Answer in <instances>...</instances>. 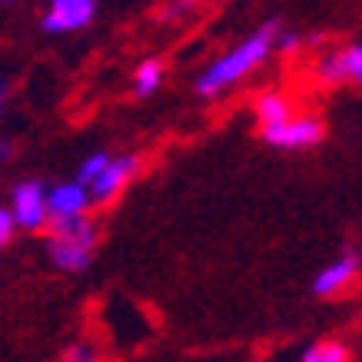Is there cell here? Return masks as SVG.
<instances>
[{
	"mask_svg": "<svg viewBox=\"0 0 362 362\" xmlns=\"http://www.w3.org/2000/svg\"><path fill=\"white\" fill-rule=\"evenodd\" d=\"M279 21H269L263 23L259 30L252 33V37H246L240 47H233L226 57H220L216 64L209 66L206 74L197 80V90L203 93V97H213V93H220L223 87H230V83H236L240 77H246L256 64H263L266 57H269V50L276 47V37H279Z\"/></svg>",
	"mask_w": 362,
	"mask_h": 362,
	"instance_id": "6da1fadb",
	"label": "cell"
},
{
	"mask_svg": "<svg viewBox=\"0 0 362 362\" xmlns=\"http://www.w3.org/2000/svg\"><path fill=\"white\" fill-rule=\"evenodd\" d=\"M97 250V226L87 216L77 220H57L50 223V240H47V252L50 263L64 273H80L87 269Z\"/></svg>",
	"mask_w": 362,
	"mask_h": 362,
	"instance_id": "7a4b0ae2",
	"label": "cell"
},
{
	"mask_svg": "<svg viewBox=\"0 0 362 362\" xmlns=\"http://www.w3.org/2000/svg\"><path fill=\"white\" fill-rule=\"evenodd\" d=\"M11 220L21 230H40L50 223L47 216V187L40 180H21L11 189Z\"/></svg>",
	"mask_w": 362,
	"mask_h": 362,
	"instance_id": "3957f363",
	"label": "cell"
},
{
	"mask_svg": "<svg viewBox=\"0 0 362 362\" xmlns=\"http://www.w3.org/2000/svg\"><path fill=\"white\" fill-rule=\"evenodd\" d=\"M322 120L316 117H293L276 127H263V140L279 150H303V146H316L322 140Z\"/></svg>",
	"mask_w": 362,
	"mask_h": 362,
	"instance_id": "277c9868",
	"label": "cell"
},
{
	"mask_svg": "<svg viewBox=\"0 0 362 362\" xmlns=\"http://www.w3.org/2000/svg\"><path fill=\"white\" fill-rule=\"evenodd\" d=\"M97 17V4L93 0H54L40 17V27L47 33H74L90 27Z\"/></svg>",
	"mask_w": 362,
	"mask_h": 362,
	"instance_id": "5b68a950",
	"label": "cell"
},
{
	"mask_svg": "<svg viewBox=\"0 0 362 362\" xmlns=\"http://www.w3.org/2000/svg\"><path fill=\"white\" fill-rule=\"evenodd\" d=\"M87 206H90V193L87 187H80L77 180L74 183H57L54 189H47V216H50V223L87 216Z\"/></svg>",
	"mask_w": 362,
	"mask_h": 362,
	"instance_id": "8992f818",
	"label": "cell"
},
{
	"mask_svg": "<svg viewBox=\"0 0 362 362\" xmlns=\"http://www.w3.org/2000/svg\"><path fill=\"white\" fill-rule=\"evenodd\" d=\"M133 173H136V156H117V160L110 156L107 170H103V173L87 187L90 203H110V199L130 183Z\"/></svg>",
	"mask_w": 362,
	"mask_h": 362,
	"instance_id": "52a82bcc",
	"label": "cell"
},
{
	"mask_svg": "<svg viewBox=\"0 0 362 362\" xmlns=\"http://www.w3.org/2000/svg\"><path fill=\"white\" fill-rule=\"evenodd\" d=\"M316 74L329 83H339V80H356L362 83V44L349 47V50H339V54H329L326 60L316 64Z\"/></svg>",
	"mask_w": 362,
	"mask_h": 362,
	"instance_id": "ba28073f",
	"label": "cell"
},
{
	"mask_svg": "<svg viewBox=\"0 0 362 362\" xmlns=\"http://www.w3.org/2000/svg\"><path fill=\"white\" fill-rule=\"evenodd\" d=\"M356 269H359V259H356V256H342V259H336V263L326 266V269L316 276L313 293H316V296H329V293H336V289H342V286L349 283L352 276H356Z\"/></svg>",
	"mask_w": 362,
	"mask_h": 362,
	"instance_id": "9c48e42d",
	"label": "cell"
},
{
	"mask_svg": "<svg viewBox=\"0 0 362 362\" xmlns=\"http://www.w3.org/2000/svg\"><path fill=\"white\" fill-rule=\"evenodd\" d=\"M256 113H259L263 127L286 123V120H293V100L286 97V93H276V90H269V93H263V97L256 100Z\"/></svg>",
	"mask_w": 362,
	"mask_h": 362,
	"instance_id": "30bf717a",
	"label": "cell"
},
{
	"mask_svg": "<svg viewBox=\"0 0 362 362\" xmlns=\"http://www.w3.org/2000/svg\"><path fill=\"white\" fill-rule=\"evenodd\" d=\"M163 80V64L160 60H143L140 70H136V93L140 97H150Z\"/></svg>",
	"mask_w": 362,
	"mask_h": 362,
	"instance_id": "8fae6325",
	"label": "cell"
},
{
	"mask_svg": "<svg viewBox=\"0 0 362 362\" xmlns=\"http://www.w3.org/2000/svg\"><path fill=\"white\" fill-rule=\"evenodd\" d=\"M107 163H110V153H103V150L90 153L87 160L80 163V170H77V183H80V187H90V183H93V180L107 170Z\"/></svg>",
	"mask_w": 362,
	"mask_h": 362,
	"instance_id": "7c38bea8",
	"label": "cell"
},
{
	"mask_svg": "<svg viewBox=\"0 0 362 362\" xmlns=\"http://www.w3.org/2000/svg\"><path fill=\"white\" fill-rule=\"evenodd\" d=\"M303 362H349V352L339 342H319L303 356Z\"/></svg>",
	"mask_w": 362,
	"mask_h": 362,
	"instance_id": "4fadbf2b",
	"label": "cell"
},
{
	"mask_svg": "<svg viewBox=\"0 0 362 362\" xmlns=\"http://www.w3.org/2000/svg\"><path fill=\"white\" fill-rule=\"evenodd\" d=\"M64 362H100V356L90 349V346L77 342V346H70V349L64 352Z\"/></svg>",
	"mask_w": 362,
	"mask_h": 362,
	"instance_id": "5bb4252c",
	"label": "cell"
},
{
	"mask_svg": "<svg viewBox=\"0 0 362 362\" xmlns=\"http://www.w3.org/2000/svg\"><path fill=\"white\" fill-rule=\"evenodd\" d=\"M13 220H11V213H7V206H0V250L7 246V243L13 240Z\"/></svg>",
	"mask_w": 362,
	"mask_h": 362,
	"instance_id": "9a60e30c",
	"label": "cell"
},
{
	"mask_svg": "<svg viewBox=\"0 0 362 362\" xmlns=\"http://www.w3.org/2000/svg\"><path fill=\"white\" fill-rule=\"evenodd\" d=\"M276 47H279L283 54H289V50H296V47H299V37H293V33H279Z\"/></svg>",
	"mask_w": 362,
	"mask_h": 362,
	"instance_id": "2e32d148",
	"label": "cell"
},
{
	"mask_svg": "<svg viewBox=\"0 0 362 362\" xmlns=\"http://www.w3.org/2000/svg\"><path fill=\"white\" fill-rule=\"evenodd\" d=\"M13 156V143H7V140H0V163H7Z\"/></svg>",
	"mask_w": 362,
	"mask_h": 362,
	"instance_id": "e0dca14e",
	"label": "cell"
},
{
	"mask_svg": "<svg viewBox=\"0 0 362 362\" xmlns=\"http://www.w3.org/2000/svg\"><path fill=\"white\" fill-rule=\"evenodd\" d=\"M7 97H11V87L0 83V117H4V110H7Z\"/></svg>",
	"mask_w": 362,
	"mask_h": 362,
	"instance_id": "ac0fdd59",
	"label": "cell"
}]
</instances>
